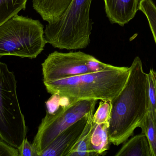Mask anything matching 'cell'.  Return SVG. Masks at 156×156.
<instances>
[{"instance_id": "3957f363", "label": "cell", "mask_w": 156, "mask_h": 156, "mask_svg": "<svg viewBox=\"0 0 156 156\" xmlns=\"http://www.w3.org/2000/svg\"><path fill=\"white\" fill-rule=\"evenodd\" d=\"M92 1L73 0L58 21L47 25L44 30L47 43L61 49L87 47L93 24L90 18Z\"/></svg>"}, {"instance_id": "7c38bea8", "label": "cell", "mask_w": 156, "mask_h": 156, "mask_svg": "<svg viewBox=\"0 0 156 156\" xmlns=\"http://www.w3.org/2000/svg\"><path fill=\"white\" fill-rule=\"evenodd\" d=\"M109 122L98 124L93 122L90 139V149L95 156L104 155L109 148L108 128Z\"/></svg>"}, {"instance_id": "ba28073f", "label": "cell", "mask_w": 156, "mask_h": 156, "mask_svg": "<svg viewBox=\"0 0 156 156\" xmlns=\"http://www.w3.org/2000/svg\"><path fill=\"white\" fill-rule=\"evenodd\" d=\"M89 113L58 136L40 156H68L84 130Z\"/></svg>"}, {"instance_id": "4fadbf2b", "label": "cell", "mask_w": 156, "mask_h": 156, "mask_svg": "<svg viewBox=\"0 0 156 156\" xmlns=\"http://www.w3.org/2000/svg\"><path fill=\"white\" fill-rule=\"evenodd\" d=\"M94 109H93L89 113L84 130L68 156H95L90 149V139Z\"/></svg>"}, {"instance_id": "9c48e42d", "label": "cell", "mask_w": 156, "mask_h": 156, "mask_svg": "<svg viewBox=\"0 0 156 156\" xmlns=\"http://www.w3.org/2000/svg\"><path fill=\"white\" fill-rule=\"evenodd\" d=\"M140 0H104L106 16L112 24L124 26L134 17Z\"/></svg>"}, {"instance_id": "d6986e66", "label": "cell", "mask_w": 156, "mask_h": 156, "mask_svg": "<svg viewBox=\"0 0 156 156\" xmlns=\"http://www.w3.org/2000/svg\"><path fill=\"white\" fill-rule=\"evenodd\" d=\"M0 156H19L18 149L8 144L0 137Z\"/></svg>"}, {"instance_id": "5b68a950", "label": "cell", "mask_w": 156, "mask_h": 156, "mask_svg": "<svg viewBox=\"0 0 156 156\" xmlns=\"http://www.w3.org/2000/svg\"><path fill=\"white\" fill-rule=\"evenodd\" d=\"M16 83L13 72L0 61V137L18 149L27 137V127L17 96Z\"/></svg>"}, {"instance_id": "2e32d148", "label": "cell", "mask_w": 156, "mask_h": 156, "mask_svg": "<svg viewBox=\"0 0 156 156\" xmlns=\"http://www.w3.org/2000/svg\"><path fill=\"white\" fill-rule=\"evenodd\" d=\"M112 111L111 102L102 101L93 116V122L98 124L109 122Z\"/></svg>"}, {"instance_id": "52a82bcc", "label": "cell", "mask_w": 156, "mask_h": 156, "mask_svg": "<svg viewBox=\"0 0 156 156\" xmlns=\"http://www.w3.org/2000/svg\"><path fill=\"white\" fill-rule=\"evenodd\" d=\"M112 66L80 51L69 53L55 51L49 54L42 64L43 81L58 80L104 70Z\"/></svg>"}, {"instance_id": "5bb4252c", "label": "cell", "mask_w": 156, "mask_h": 156, "mask_svg": "<svg viewBox=\"0 0 156 156\" xmlns=\"http://www.w3.org/2000/svg\"><path fill=\"white\" fill-rule=\"evenodd\" d=\"M140 128L147 137L152 156H156V111L148 108L145 118Z\"/></svg>"}, {"instance_id": "9a60e30c", "label": "cell", "mask_w": 156, "mask_h": 156, "mask_svg": "<svg viewBox=\"0 0 156 156\" xmlns=\"http://www.w3.org/2000/svg\"><path fill=\"white\" fill-rule=\"evenodd\" d=\"M27 0H0V26L25 10Z\"/></svg>"}, {"instance_id": "8992f818", "label": "cell", "mask_w": 156, "mask_h": 156, "mask_svg": "<svg viewBox=\"0 0 156 156\" xmlns=\"http://www.w3.org/2000/svg\"><path fill=\"white\" fill-rule=\"evenodd\" d=\"M97 101L96 100L72 101L53 113L47 111L33 143L38 156L58 136L95 108Z\"/></svg>"}, {"instance_id": "7a4b0ae2", "label": "cell", "mask_w": 156, "mask_h": 156, "mask_svg": "<svg viewBox=\"0 0 156 156\" xmlns=\"http://www.w3.org/2000/svg\"><path fill=\"white\" fill-rule=\"evenodd\" d=\"M130 72V67L113 66L104 70L44 83L48 93L69 101L96 100L112 102L123 89Z\"/></svg>"}, {"instance_id": "277c9868", "label": "cell", "mask_w": 156, "mask_h": 156, "mask_svg": "<svg viewBox=\"0 0 156 156\" xmlns=\"http://www.w3.org/2000/svg\"><path fill=\"white\" fill-rule=\"evenodd\" d=\"M39 20L18 15L0 26V57L36 58L47 44Z\"/></svg>"}, {"instance_id": "30bf717a", "label": "cell", "mask_w": 156, "mask_h": 156, "mask_svg": "<svg viewBox=\"0 0 156 156\" xmlns=\"http://www.w3.org/2000/svg\"><path fill=\"white\" fill-rule=\"evenodd\" d=\"M73 0H33L34 9L44 21L55 24L59 20Z\"/></svg>"}, {"instance_id": "8fae6325", "label": "cell", "mask_w": 156, "mask_h": 156, "mask_svg": "<svg viewBox=\"0 0 156 156\" xmlns=\"http://www.w3.org/2000/svg\"><path fill=\"white\" fill-rule=\"evenodd\" d=\"M116 156H152L147 137L144 133L137 135L125 143Z\"/></svg>"}, {"instance_id": "ac0fdd59", "label": "cell", "mask_w": 156, "mask_h": 156, "mask_svg": "<svg viewBox=\"0 0 156 156\" xmlns=\"http://www.w3.org/2000/svg\"><path fill=\"white\" fill-rule=\"evenodd\" d=\"M17 149L19 156H38L33 144L28 142L27 137Z\"/></svg>"}, {"instance_id": "e0dca14e", "label": "cell", "mask_w": 156, "mask_h": 156, "mask_svg": "<svg viewBox=\"0 0 156 156\" xmlns=\"http://www.w3.org/2000/svg\"><path fill=\"white\" fill-rule=\"evenodd\" d=\"M148 108L156 111V72L151 69L147 76Z\"/></svg>"}, {"instance_id": "6da1fadb", "label": "cell", "mask_w": 156, "mask_h": 156, "mask_svg": "<svg viewBox=\"0 0 156 156\" xmlns=\"http://www.w3.org/2000/svg\"><path fill=\"white\" fill-rule=\"evenodd\" d=\"M127 82L120 93L111 102L108 128L110 143L118 146L127 141L141 127L148 110L146 73L141 59H134Z\"/></svg>"}]
</instances>
